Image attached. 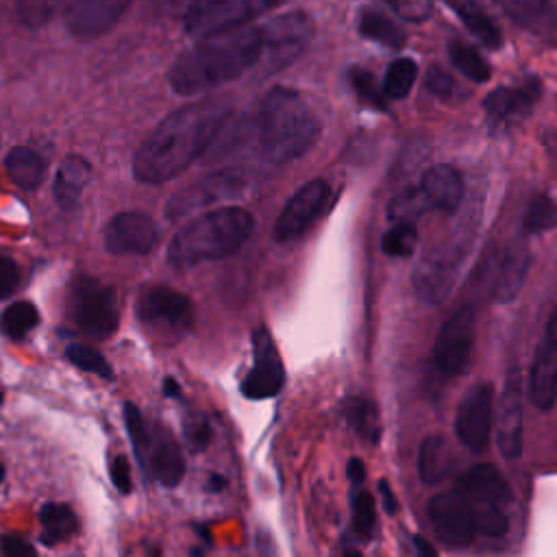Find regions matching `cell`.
I'll list each match as a JSON object with an SVG mask.
<instances>
[{
  "label": "cell",
  "instance_id": "30bf717a",
  "mask_svg": "<svg viewBox=\"0 0 557 557\" xmlns=\"http://www.w3.org/2000/svg\"><path fill=\"white\" fill-rule=\"evenodd\" d=\"M492 424H494V387L481 381L468 387V392L463 394L457 407L455 433L468 450L483 453L492 435Z\"/></svg>",
  "mask_w": 557,
  "mask_h": 557
},
{
  "label": "cell",
  "instance_id": "836d02e7",
  "mask_svg": "<svg viewBox=\"0 0 557 557\" xmlns=\"http://www.w3.org/2000/svg\"><path fill=\"white\" fill-rule=\"evenodd\" d=\"M37 324H39V311L28 300H17L9 305L0 315V331L11 339H22Z\"/></svg>",
  "mask_w": 557,
  "mask_h": 557
},
{
  "label": "cell",
  "instance_id": "4fadbf2b",
  "mask_svg": "<svg viewBox=\"0 0 557 557\" xmlns=\"http://www.w3.org/2000/svg\"><path fill=\"white\" fill-rule=\"evenodd\" d=\"M435 535L446 546H468L476 533L474 507L459 492L435 494L426 505Z\"/></svg>",
  "mask_w": 557,
  "mask_h": 557
},
{
  "label": "cell",
  "instance_id": "b9f144b4",
  "mask_svg": "<svg viewBox=\"0 0 557 557\" xmlns=\"http://www.w3.org/2000/svg\"><path fill=\"white\" fill-rule=\"evenodd\" d=\"M352 527L357 535L363 540H370L376 527V509L374 498L368 492H357L352 496Z\"/></svg>",
  "mask_w": 557,
  "mask_h": 557
},
{
  "label": "cell",
  "instance_id": "60d3db41",
  "mask_svg": "<svg viewBox=\"0 0 557 557\" xmlns=\"http://www.w3.org/2000/svg\"><path fill=\"white\" fill-rule=\"evenodd\" d=\"M348 81H350L355 94H357L366 104H370V107H374V109H379V111H385V98H387V96L383 94V87L376 85L374 76H372L368 70H363V67H352V70L348 72Z\"/></svg>",
  "mask_w": 557,
  "mask_h": 557
},
{
  "label": "cell",
  "instance_id": "5b68a950",
  "mask_svg": "<svg viewBox=\"0 0 557 557\" xmlns=\"http://www.w3.org/2000/svg\"><path fill=\"white\" fill-rule=\"evenodd\" d=\"M67 311L72 322L91 337H109L120 324V302L111 285L94 278L78 276L70 287Z\"/></svg>",
  "mask_w": 557,
  "mask_h": 557
},
{
  "label": "cell",
  "instance_id": "d6a6232c",
  "mask_svg": "<svg viewBox=\"0 0 557 557\" xmlns=\"http://www.w3.org/2000/svg\"><path fill=\"white\" fill-rule=\"evenodd\" d=\"M448 57L453 61V65L470 81L474 83H485L492 76V70L487 65V61L479 54L476 48L459 41V39H450L448 41Z\"/></svg>",
  "mask_w": 557,
  "mask_h": 557
},
{
  "label": "cell",
  "instance_id": "7a4b0ae2",
  "mask_svg": "<svg viewBox=\"0 0 557 557\" xmlns=\"http://www.w3.org/2000/svg\"><path fill=\"white\" fill-rule=\"evenodd\" d=\"M263 28L235 26L200 37L170 67L168 83L178 96H196L248 72L263 57Z\"/></svg>",
  "mask_w": 557,
  "mask_h": 557
},
{
  "label": "cell",
  "instance_id": "7bdbcfd3",
  "mask_svg": "<svg viewBox=\"0 0 557 557\" xmlns=\"http://www.w3.org/2000/svg\"><path fill=\"white\" fill-rule=\"evenodd\" d=\"M474 527L483 535L498 537V535H503L507 531L509 522H507V516H505L503 507L479 505V509H474Z\"/></svg>",
  "mask_w": 557,
  "mask_h": 557
},
{
  "label": "cell",
  "instance_id": "8fae6325",
  "mask_svg": "<svg viewBox=\"0 0 557 557\" xmlns=\"http://www.w3.org/2000/svg\"><path fill=\"white\" fill-rule=\"evenodd\" d=\"M285 383V370L276 344L265 326L252 331V368L242 381V394L250 400L272 398Z\"/></svg>",
  "mask_w": 557,
  "mask_h": 557
},
{
  "label": "cell",
  "instance_id": "2e32d148",
  "mask_svg": "<svg viewBox=\"0 0 557 557\" xmlns=\"http://www.w3.org/2000/svg\"><path fill=\"white\" fill-rule=\"evenodd\" d=\"M242 189H244V178L239 174L228 172V170L211 172L205 178L176 191L165 205V215L170 220L183 218L185 213H189L194 209H202L213 202L233 198V196L242 194Z\"/></svg>",
  "mask_w": 557,
  "mask_h": 557
},
{
  "label": "cell",
  "instance_id": "9f6ffc18",
  "mask_svg": "<svg viewBox=\"0 0 557 557\" xmlns=\"http://www.w3.org/2000/svg\"><path fill=\"white\" fill-rule=\"evenodd\" d=\"M2 479H4V466L0 463V483H2Z\"/></svg>",
  "mask_w": 557,
  "mask_h": 557
},
{
  "label": "cell",
  "instance_id": "484cf974",
  "mask_svg": "<svg viewBox=\"0 0 557 557\" xmlns=\"http://www.w3.org/2000/svg\"><path fill=\"white\" fill-rule=\"evenodd\" d=\"M148 468L154 474V479L165 487H176L185 476V457L181 453V446L168 435H159L148 450Z\"/></svg>",
  "mask_w": 557,
  "mask_h": 557
},
{
  "label": "cell",
  "instance_id": "816d5d0a",
  "mask_svg": "<svg viewBox=\"0 0 557 557\" xmlns=\"http://www.w3.org/2000/svg\"><path fill=\"white\" fill-rule=\"evenodd\" d=\"M348 479H350L355 485L363 483V479H366V468H363V461H361L359 457H352V459L348 461Z\"/></svg>",
  "mask_w": 557,
  "mask_h": 557
},
{
  "label": "cell",
  "instance_id": "3957f363",
  "mask_svg": "<svg viewBox=\"0 0 557 557\" xmlns=\"http://www.w3.org/2000/svg\"><path fill=\"white\" fill-rule=\"evenodd\" d=\"M255 133L261 154L270 163L281 165L298 159L313 146L320 122L296 89L274 87L259 104Z\"/></svg>",
  "mask_w": 557,
  "mask_h": 557
},
{
  "label": "cell",
  "instance_id": "ab89813d",
  "mask_svg": "<svg viewBox=\"0 0 557 557\" xmlns=\"http://www.w3.org/2000/svg\"><path fill=\"white\" fill-rule=\"evenodd\" d=\"M429 207L420 185L418 187H409L405 191H400L387 207V218L392 222H413L424 209Z\"/></svg>",
  "mask_w": 557,
  "mask_h": 557
},
{
  "label": "cell",
  "instance_id": "bcb514c9",
  "mask_svg": "<svg viewBox=\"0 0 557 557\" xmlns=\"http://www.w3.org/2000/svg\"><path fill=\"white\" fill-rule=\"evenodd\" d=\"M424 83H426V89H429L431 94L440 96V98H448L450 91H453V78H450V74H448L446 70H442L440 65H431V67L426 70Z\"/></svg>",
  "mask_w": 557,
  "mask_h": 557
},
{
  "label": "cell",
  "instance_id": "d6986e66",
  "mask_svg": "<svg viewBox=\"0 0 557 557\" xmlns=\"http://www.w3.org/2000/svg\"><path fill=\"white\" fill-rule=\"evenodd\" d=\"M131 4L133 0H72L67 28L78 39H96L109 33Z\"/></svg>",
  "mask_w": 557,
  "mask_h": 557
},
{
  "label": "cell",
  "instance_id": "83f0119b",
  "mask_svg": "<svg viewBox=\"0 0 557 557\" xmlns=\"http://www.w3.org/2000/svg\"><path fill=\"white\" fill-rule=\"evenodd\" d=\"M39 540L50 546L70 540L78 531V518L65 503H46L39 509Z\"/></svg>",
  "mask_w": 557,
  "mask_h": 557
},
{
  "label": "cell",
  "instance_id": "d590c367",
  "mask_svg": "<svg viewBox=\"0 0 557 557\" xmlns=\"http://www.w3.org/2000/svg\"><path fill=\"white\" fill-rule=\"evenodd\" d=\"M418 244V231L413 222H392V226L385 231L381 239V248L389 257L407 259L413 255Z\"/></svg>",
  "mask_w": 557,
  "mask_h": 557
},
{
  "label": "cell",
  "instance_id": "44dd1931",
  "mask_svg": "<svg viewBox=\"0 0 557 557\" xmlns=\"http://www.w3.org/2000/svg\"><path fill=\"white\" fill-rule=\"evenodd\" d=\"M457 492L476 505L507 507L513 500L511 487L500 470L492 463H476L457 479Z\"/></svg>",
  "mask_w": 557,
  "mask_h": 557
},
{
  "label": "cell",
  "instance_id": "6f0895ef",
  "mask_svg": "<svg viewBox=\"0 0 557 557\" xmlns=\"http://www.w3.org/2000/svg\"><path fill=\"white\" fill-rule=\"evenodd\" d=\"M2 398H4V396H2V392H0V405H2Z\"/></svg>",
  "mask_w": 557,
  "mask_h": 557
},
{
  "label": "cell",
  "instance_id": "4316f807",
  "mask_svg": "<svg viewBox=\"0 0 557 557\" xmlns=\"http://www.w3.org/2000/svg\"><path fill=\"white\" fill-rule=\"evenodd\" d=\"M4 168L9 178L26 191H35L46 176V161L39 152L28 146H15L4 157Z\"/></svg>",
  "mask_w": 557,
  "mask_h": 557
},
{
  "label": "cell",
  "instance_id": "74e56055",
  "mask_svg": "<svg viewBox=\"0 0 557 557\" xmlns=\"http://www.w3.org/2000/svg\"><path fill=\"white\" fill-rule=\"evenodd\" d=\"M522 226L527 233H544L557 226V202L546 194L535 196L524 211Z\"/></svg>",
  "mask_w": 557,
  "mask_h": 557
},
{
  "label": "cell",
  "instance_id": "277c9868",
  "mask_svg": "<svg viewBox=\"0 0 557 557\" xmlns=\"http://www.w3.org/2000/svg\"><path fill=\"white\" fill-rule=\"evenodd\" d=\"M255 218L242 207H218L191 218L168 244L165 259L172 268L185 270L202 261L235 255L250 237Z\"/></svg>",
  "mask_w": 557,
  "mask_h": 557
},
{
  "label": "cell",
  "instance_id": "8992f818",
  "mask_svg": "<svg viewBox=\"0 0 557 557\" xmlns=\"http://www.w3.org/2000/svg\"><path fill=\"white\" fill-rule=\"evenodd\" d=\"M285 0H191L183 26L191 37H205L226 28L244 26Z\"/></svg>",
  "mask_w": 557,
  "mask_h": 557
},
{
  "label": "cell",
  "instance_id": "603a6c76",
  "mask_svg": "<svg viewBox=\"0 0 557 557\" xmlns=\"http://www.w3.org/2000/svg\"><path fill=\"white\" fill-rule=\"evenodd\" d=\"M420 189L429 202L446 213H455L463 200V178L457 168L448 163H437L422 174Z\"/></svg>",
  "mask_w": 557,
  "mask_h": 557
},
{
  "label": "cell",
  "instance_id": "e0dca14e",
  "mask_svg": "<svg viewBox=\"0 0 557 557\" xmlns=\"http://www.w3.org/2000/svg\"><path fill=\"white\" fill-rule=\"evenodd\" d=\"M529 398L546 411L557 398V307L548 315L529 372Z\"/></svg>",
  "mask_w": 557,
  "mask_h": 557
},
{
  "label": "cell",
  "instance_id": "4dcf8cb0",
  "mask_svg": "<svg viewBox=\"0 0 557 557\" xmlns=\"http://www.w3.org/2000/svg\"><path fill=\"white\" fill-rule=\"evenodd\" d=\"M357 28H359L361 37H366L370 41H376L385 48H394V50L403 48L405 39H407L405 30L398 24H394L387 15H383L374 9H363L359 13Z\"/></svg>",
  "mask_w": 557,
  "mask_h": 557
},
{
  "label": "cell",
  "instance_id": "cb8c5ba5",
  "mask_svg": "<svg viewBox=\"0 0 557 557\" xmlns=\"http://www.w3.org/2000/svg\"><path fill=\"white\" fill-rule=\"evenodd\" d=\"M503 13L518 26L542 39H550L557 30V7L553 0H494Z\"/></svg>",
  "mask_w": 557,
  "mask_h": 557
},
{
  "label": "cell",
  "instance_id": "ba28073f",
  "mask_svg": "<svg viewBox=\"0 0 557 557\" xmlns=\"http://www.w3.org/2000/svg\"><path fill=\"white\" fill-rule=\"evenodd\" d=\"M476 337V315L472 305L459 307L440 329L433 346V363L440 374L457 376L466 370Z\"/></svg>",
  "mask_w": 557,
  "mask_h": 557
},
{
  "label": "cell",
  "instance_id": "f907efd6",
  "mask_svg": "<svg viewBox=\"0 0 557 557\" xmlns=\"http://www.w3.org/2000/svg\"><path fill=\"white\" fill-rule=\"evenodd\" d=\"M379 492H381V496H383V507H385V511H387V513H396V511H398V500H396V496H394V492H392V487L387 485L385 479L379 481Z\"/></svg>",
  "mask_w": 557,
  "mask_h": 557
},
{
  "label": "cell",
  "instance_id": "c3c4849f",
  "mask_svg": "<svg viewBox=\"0 0 557 557\" xmlns=\"http://www.w3.org/2000/svg\"><path fill=\"white\" fill-rule=\"evenodd\" d=\"M0 550L7 557H35V546L20 535H0Z\"/></svg>",
  "mask_w": 557,
  "mask_h": 557
},
{
  "label": "cell",
  "instance_id": "5bb4252c",
  "mask_svg": "<svg viewBox=\"0 0 557 557\" xmlns=\"http://www.w3.org/2000/svg\"><path fill=\"white\" fill-rule=\"evenodd\" d=\"M329 183L322 178H311L300 185L278 213L274 237L278 242H292L300 237L320 218L329 200Z\"/></svg>",
  "mask_w": 557,
  "mask_h": 557
},
{
  "label": "cell",
  "instance_id": "9c48e42d",
  "mask_svg": "<svg viewBox=\"0 0 557 557\" xmlns=\"http://www.w3.org/2000/svg\"><path fill=\"white\" fill-rule=\"evenodd\" d=\"M137 320L152 331L181 335L191 326L194 307L185 294L165 285H154L139 296Z\"/></svg>",
  "mask_w": 557,
  "mask_h": 557
},
{
  "label": "cell",
  "instance_id": "f5cc1de1",
  "mask_svg": "<svg viewBox=\"0 0 557 557\" xmlns=\"http://www.w3.org/2000/svg\"><path fill=\"white\" fill-rule=\"evenodd\" d=\"M163 394L170 396V398H181V387H178V383L172 376H168L163 381Z\"/></svg>",
  "mask_w": 557,
  "mask_h": 557
},
{
  "label": "cell",
  "instance_id": "f6af8a7d",
  "mask_svg": "<svg viewBox=\"0 0 557 557\" xmlns=\"http://www.w3.org/2000/svg\"><path fill=\"white\" fill-rule=\"evenodd\" d=\"M385 2L394 9V13H398L407 22H424L433 11L431 0H385Z\"/></svg>",
  "mask_w": 557,
  "mask_h": 557
},
{
  "label": "cell",
  "instance_id": "d4e9b609",
  "mask_svg": "<svg viewBox=\"0 0 557 557\" xmlns=\"http://www.w3.org/2000/svg\"><path fill=\"white\" fill-rule=\"evenodd\" d=\"M89 172H91V165L81 154H67L59 163V168L54 172L52 194H54L57 205L63 211L76 209V205L85 191V185L89 181Z\"/></svg>",
  "mask_w": 557,
  "mask_h": 557
},
{
  "label": "cell",
  "instance_id": "6da1fadb",
  "mask_svg": "<svg viewBox=\"0 0 557 557\" xmlns=\"http://www.w3.org/2000/svg\"><path fill=\"white\" fill-rule=\"evenodd\" d=\"M231 107L220 100H202L172 111L137 148L133 176L157 185L185 172L215 139Z\"/></svg>",
  "mask_w": 557,
  "mask_h": 557
},
{
  "label": "cell",
  "instance_id": "ffe728a7",
  "mask_svg": "<svg viewBox=\"0 0 557 557\" xmlns=\"http://www.w3.org/2000/svg\"><path fill=\"white\" fill-rule=\"evenodd\" d=\"M540 91L542 87L535 78L516 87H498L490 91L483 100L487 120L494 126H511L533 109L535 100L540 98Z\"/></svg>",
  "mask_w": 557,
  "mask_h": 557
},
{
  "label": "cell",
  "instance_id": "f546056e",
  "mask_svg": "<svg viewBox=\"0 0 557 557\" xmlns=\"http://www.w3.org/2000/svg\"><path fill=\"white\" fill-rule=\"evenodd\" d=\"M457 15L463 20L466 28L487 48H500L503 46V33L498 24L492 20V15L476 2V0H461L457 2Z\"/></svg>",
  "mask_w": 557,
  "mask_h": 557
},
{
  "label": "cell",
  "instance_id": "7dc6e473",
  "mask_svg": "<svg viewBox=\"0 0 557 557\" xmlns=\"http://www.w3.org/2000/svg\"><path fill=\"white\" fill-rule=\"evenodd\" d=\"M20 285V270L15 261L7 255H0V298H7Z\"/></svg>",
  "mask_w": 557,
  "mask_h": 557
},
{
  "label": "cell",
  "instance_id": "f35d334b",
  "mask_svg": "<svg viewBox=\"0 0 557 557\" xmlns=\"http://www.w3.org/2000/svg\"><path fill=\"white\" fill-rule=\"evenodd\" d=\"M65 357L81 370L96 374L100 379H113V368L109 363V359L98 352L96 348H89L85 344H70L65 348Z\"/></svg>",
  "mask_w": 557,
  "mask_h": 557
},
{
  "label": "cell",
  "instance_id": "e575fe53",
  "mask_svg": "<svg viewBox=\"0 0 557 557\" xmlns=\"http://www.w3.org/2000/svg\"><path fill=\"white\" fill-rule=\"evenodd\" d=\"M416 76H418V65L413 59H409V57L394 59L387 65V72L383 78V94L394 100L409 96V91L416 83Z\"/></svg>",
  "mask_w": 557,
  "mask_h": 557
},
{
  "label": "cell",
  "instance_id": "681fc988",
  "mask_svg": "<svg viewBox=\"0 0 557 557\" xmlns=\"http://www.w3.org/2000/svg\"><path fill=\"white\" fill-rule=\"evenodd\" d=\"M111 481L115 485V490L120 494H128L133 487V479H131V468H128V459L124 455H117L111 461Z\"/></svg>",
  "mask_w": 557,
  "mask_h": 557
},
{
  "label": "cell",
  "instance_id": "db71d44e",
  "mask_svg": "<svg viewBox=\"0 0 557 557\" xmlns=\"http://www.w3.org/2000/svg\"><path fill=\"white\" fill-rule=\"evenodd\" d=\"M413 544H416V548H418L420 555H435V553H437L435 546H431L422 535H416V537H413Z\"/></svg>",
  "mask_w": 557,
  "mask_h": 557
},
{
  "label": "cell",
  "instance_id": "ac0fdd59",
  "mask_svg": "<svg viewBox=\"0 0 557 557\" xmlns=\"http://www.w3.org/2000/svg\"><path fill=\"white\" fill-rule=\"evenodd\" d=\"M496 444L505 459H518L522 453V379L520 370L507 372L498 409H496Z\"/></svg>",
  "mask_w": 557,
  "mask_h": 557
},
{
  "label": "cell",
  "instance_id": "11a10c76",
  "mask_svg": "<svg viewBox=\"0 0 557 557\" xmlns=\"http://www.w3.org/2000/svg\"><path fill=\"white\" fill-rule=\"evenodd\" d=\"M226 487V479L222 474H211L209 476V483H207V490L211 492H222Z\"/></svg>",
  "mask_w": 557,
  "mask_h": 557
},
{
  "label": "cell",
  "instance_id": "52a82bcc",
  "mask_svg": "<svg viewBox=\"0 0 557 557\" xmlns=\"http://www.w3.org/2000/svg\"><path fill=\"white\" fill-rule=\"evenodd\" d=\"M468 248V239L459 237L435 246L416 263L411 281L422 302L437 305L450 294Z\"/></svg>",
  "mask_w": 557,
  "mask_h": 557
},
{
  "label": "cell",
  "instance_id": "9a60e30c",
  "mask_svg": "<svg viewBox=\"0 0 557 557\" xmlns=\"http://www.w3.org/2000/svg\"><path fill=\"white\" fill-rule=\"evenodd\" d=\"M159 228L154 220L139 211H120L107 224L102 233L104 250L109 255H146L154 248Z\"/></svg>",
  "mask_w": 557,
  "mask_h": 557
},
{
  "label": "cell",
  "instance_id": "7c38bea8",
  "mask_svg": "<svg viewBox=\"0 0 557 557\" xmlns=\"http://www.w3.org/2000/svg\"><path fill=\"white\" fill-rule=\"evenodd\" d=\"M313 22L300 11H292L274 17L263 26V57L270 59V72L292 63L311 41ZM261 57V59H263Z\"/></svg>",
  "mask_w": 557,
  "mask_h": 557
},
{
  "label": "cell",
  "instance_id": "f1b7e54d",
  "mask_svg": "<svg viewBox=\"0 0 557 557\" xmlns=\"http://www.w3.org/2000/svg\"><path fill=\"white\" fill-rule=\"evenodd\" d=\"M448 468H450V453L444 437L440 435L424 437L418 453L420 481L426 485H437L448 474Z\"/></svg>",
  "mask_w": 557,
  "mask_h": 557
},
{
  "label": "cell",
  "instance_id": "1f68e13d",
  "mask_svg": "<svg viewBox=\"0 0 557 557\" xmlns=\"http://www.w3.org/2000/svg\"><path fill=\"white\" fill-rule=\"evenodd\" d=\"M346 418L350 422V426L355 429V433L374 444L379 442L381 435V422H379V411L374 400H370L368 396H352L346 403Z\"/></svg>",
  "mask_w": 557,
  "mask_h": 557
},
{
  "label": "cell",
  "instance_id": "ee69618b",
  "mask_svg": "<svg viewBox=\"0 0 557 557\" xmlns=\"http://www.w3.org/2000/svg\"><path fill=\"white\" fill-rule=\"evenodd\" d=\"M183 433L194 453H202L211 442V424L202 413H191L183 422Z\"/></svg>",
  "mask_w": 557,
  "mask_h": 557
},
{
  "label": "cell",
  "instance_id": "7402d4cb",
  "mask_svg": "<svg viewBox=\"0 0 557 557\" xmlns=\"http://www.w3.org/2000/svg\"><path fill=\"white\" fill-rule=\"evenodd\" d=\"M529 265H531V257H529L527 246L522 242L511 244L498 259V265H496L494 278H492V287H490V296L496 302H511L524 285Z\"/></svg>",
  "mask_w": 557,
  "mask_h": 557
},
{
  "label": "cell",
  "instance_id": "8d00e7d4",
  "mask_svg": "<svg viewBox=\"0 0 557 557\" xmlns=\"http://www.w3.org/2000/svg\"><path fill=\"white\" fill-rule=\"evenodd\" d=\"M124 424H126V433H128V440L133 444V450H135V457H137L139 466L144 470H148V450H150L152 435L146 429L141 411L133 403L124 405Z\"/></svg>",
  "mask_w": 557,
  "mask_h": 557
}]
</instances>
